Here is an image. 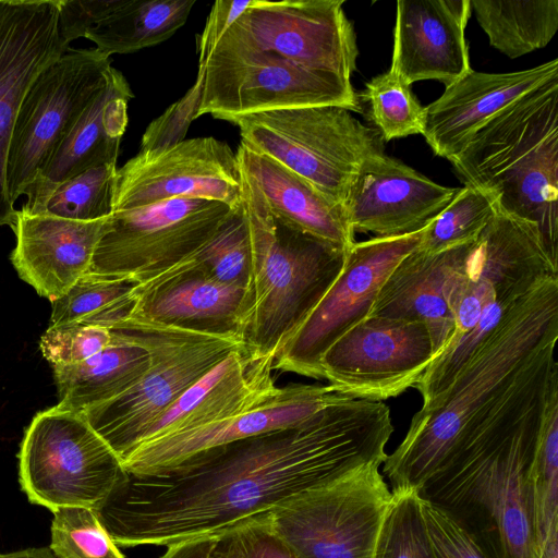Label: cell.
<instances>
[{"mask_svg":"<svg viewBox=\"0 0 558 558\" xmlns=\"http://www.w3.org/2000/svg\"><path fill=\"white\" fill-rule=\"evenodd\" d=\"M111 68L110 56L96 47H70L37 75L22 99L9 145L5 185L13 205L106 84Z\"/></svg>","mask_w":558,"mask_h":558,"instance_id":"cell-13","label":"cell"},{"mask_svg":"<svg viewBox=\"0 0 558 558\" xmlns=\"http://www.w3.org/2000/svg\"><path fill=\"white\" fill-rule=\"evenodd\" d=\"M450 162L499 213L534 223L558 265V77L497 113Z\"/></svg>","mask_w":558,"mask_h":558,"instance_id":"cell-5","label":"cell"},{"mask_svg":"<svg viewBox=\"0 0 558 558\" xmlns=\"http://www.w3.org/2000/svg\"><path fill=\"white\" fill-rule=\"evenodd\" d=\"M240 165L251 174L265 203L282 223L349 250L354 241L345 209L272 158L241 143Z\"/></svg>","mask_w":558,"mask_h":558,"instance_id":"cell-27","label":"cell"},{"mask_svg":"<svg viewBox=\"0 0 558 558\" xmlns=\"http://www.w3.org/2000/svg\"><path fill=\"white\" fill-rule=\"evenodd\" d=\"M415 233L354 242L333 283L277 353L274 368L323 379L320 359L343 333L365 319L395 267L420 246Z\"/></svg>","mask_w":558,"mask_h":558,"instance_id":"cell-14","label":"cell"},{"mask_svg":"<svg viewBox=\"0 0 558 558\" xmlns=\"http://www.w3.org/2000/svg\"><path fill=\"white\" fill-rule=\"evenodd\" d=\"M229 122L239 128L241 143L283 165L342 206L363 161L385 153L377 130L340 106L276 109Z\"/></svg>","mask_w":558,"mask_h":558,"instance_id":"cell-8","label":"cell"},{"mask_svg":"<svg viewBox=\"0 0 558 558\" xmlns=\"http://www.w3.org/2000/svg\"><path fill=\"white\" fill-rule=\"evenodd\" d=\"M393 432L383 401L345 397L306 421L132 475L95 511L121 547L221 537L304 493L381 465Z\"/></svg>","mask_w":558,"mask_h":558,"instance_id":"cell-1","label":"cell"},{"mask_svg":"<svg viewBox=\"0 0 558 558\" xmlns=\"http://www.w3.org/2000/svg\"><path fill=\"white\" fill-rule=\"evenodd\" d=\"M497 214L494 199L464 185L449 205L423 229L418 248L438 253L475 240Z\"/></svg>","mask_w":558,"mask_h":558,"instance_id":"cell-35","label":"cell"},{"mask_svg":"<svg viewBox=\"0 0 558 558\" xmlns=\"http://www.w3.org/2000/svg\"><path fill=\"white\" fill-rule=\"evenodd\" d=\"M490 46L511 59L549 44L558 31V0H470Z\"/></svg>","mask_w":558,"mask_h":558,"instance_id":"cell-30","label":"cell"},{"mask_svg":"<svg viewBox=\"0 0 558 558\" xmlns=\"http://www.w3.org/2000/svg\"><path fill=\"white\" fill-rule=\"evenodd\" d=\"M345 397L329 384L279 387L270 397L233 416L142 444L122 464L132 475L158 473L203 452L298 425Z\"/></svg>","mask_w":558,"mask_h":558,"instance_id":"cell-18","label":"cell"},{"mask_svg":"<svg viewBox=\"0 0 558 558\" xmlns=\"http://www.w3.org/2000/svg\"><path fill=\"white\" fill-rule=\"evenodd\" d=\"M436 357L428 327L367 316L323 354V378L342 396L383 401L414 387Z\"/></svg>","mask_w":558,"mask_h":558,"instance_id":"cell-16","label":"cell"},{"mask_svg":"<svg viewBox=\"0 0 558 558\" xmlns=\"http://www.w3.org/2000/svg\"><path fill=\"white\" fill-rule=\"evenodd\" d=\"M198 70L204 81L197 118L210 114L229 122L246 114L311 106L362 110L350 81L225 38Z\"/></svg>","mask_w":558,"mask_h":558,"instance_id":"cell-10","label":"cell"},{"mask_svg":"<svg viewBox=\"0 0 558 558\" xmlns=\"http://www.w3.org/2000/svg\"><path fill=\"white\" fill-rule=\"evenodd\" d=\"M379 466L308 490L265 522L300 558H372L392 497Z\"/></svg>","mask_w":558,"mask_h":558,"instance_id":"cell-11","label":"cell"},{"mask_svg":"<svg viewBox=\"0 0 558 558\" xmlns=\"http://www.w3.org/2000/svg\"><path fill=\"white\" fill-rule=\"evenodd\" d=\"M250 3L251 0H218L214 3L203 32L196 37L198 66L206 62L216 44Z\"/></svg>","mask_w":558,"mask_h":558,"instance_id":"cell-44","label":"cell"},{"mask_svg":"<svg viewBox=\"0 0 558 558\" xmlns=\"http://www.w3.org/2000/svg\"><path fill=\"white\" fill-rule=\"evenodd\" d=\"M343 0H251L221 38L351 82L359 48Z\"/></svg>","mask_w":558,"mask_h":558,"instance_id":"cell-15","label":"cell"},{"mask_svg":"<svg viewBox=\"0 0 558 558\" xmlns=\"http://www.w3.org/2000/svg\"><path fill=\"white\" fill-rule=\"evenodd\" d=\"M234 211L190 197L113 211L88 272L129 277L142 286L202 246Z\"/></svg>","mask_w":558,"mask_h":558,"instance_id":"cell-12","label":"cell"},{"mask_svg":"<svg viewBox=\"0 0 558 558\" xmlns=\"http://www.w3.org/2000/svg\"><path fill=\"white\" fill-rule=\"evenodd\" d=\"M131 315L150 323L242 340L252 308L251 287L181 275L135 288Z\"/></svg>","mask_w":558,"mask_h":558,"instance_id":"cell-25","label":"cell"},{"mask_svg":"<svg viewBox=\"0 0 558 558\" xmlns=\"http://www.w3.org/2000/svg\"><path fill=\"white\" fill-rule=\"evenodd\" d=\"M433 558H485L471 536L444 510L421 498Z\"/></svg>","mask_w":558,"mask_h":558,"instance_id":"cell-41","label":"cell"},{"mask_svg":"<svg viewBox=\"0 0 558 558\" xmlns=\"http://www.w3.org/2000/svg\"><path fill=\"white\" fill-rule=\"evenodd\" d=\"M558 77V59L509 73L470 70L424 107L423 132L435 155L452 160L472 136L510 104Z\"/></svg>","mask_w":558,"mask_h":558,"instance_id":"cell-21","label":"cell"},{"mask_svg":"<svg viewBox=\"0 0 558 558\" xmlns=\"http://www.w3.org/2000/svg\"><path fill=\"white\" fill-rule=\"evenodd\" d=\"M538 544L558 521V392L554 393L541 433L534 465Z\"/></svg>","mask_w":558,"mask_h":558,"instance_id":"cell-38","label":"cell"},{"mask_svg":"<svg viewBox=\"0 0 558 558\" xmlns=\"http://www.w3.org/2000/svg\"><path fill=\"white\" fill-rule=\"evenodd\" d=\"M460 189L438 184L384 153L363 161L343 207L354 233L400 236L424 229Z\"/></svg>","mask_w":558,"mask_h":558,"instance_id":"cell-20","label":"cell"},{"mask_svg":"<svg viewBox=\"0 0 558 558\" xmlns=\"http://www.w3.org/2000/svg\"><path fill=\"white\" fill-rule=\"evenodd\" d=\"M121 0H58V31L62 45L81 37L113 11Z\"/></svg>","mask_w":558,"mask_h":558,"instance_id":"cell-42","label":"cell"},{"mask_svg":"<svg viewBox=\"0 0 558 558\" xmlns=\"http://www.w3.org/2000/svg\"><path fill=\"white\" fill-rule=\"evenodd\" d=\"M110 217L77 221L16 209L11 225L15 234L11 263L21 279L53 301L88 272Z\"/></svg>","mask_w":558,"mask_h":558,"instance_id":"cell-23","label":"cell"},{"mask_svg":"<svg viewBox=\"0 0 558 558\" xmlns=\"http://www.w3.org/2000/svg\"><path fill=\"white\" fill-rule=\"evenodd\" d=\"M538 558H558V521L555 522L539 544Z\"/></svg>","mask_w":558,"mask_h":558,"instance_id":"cell-47","label":"cell"},{"mask_svg":"<svg viewBox=\"0 0 558 558\" xmlns=\"http://www.w3.org/2000/svg\"><path fill=\"white\" fill-rule=\"evenodd\" d=\"M20 483L32 504L96 510L126 477L122 461L82 413L39 412L20 450Z\"/></svg>","mask_w":558,"mask_h":558,"instance_id":"cell-9","label":"cell"},{"mask_svg":"<svg viewBox=\"0 0 558 558\" xmlns=\"http://www.w3.org/2000/svg\"><path fill=\"white\" fill-rule=\"evenodd\" d=\"M411 86L389 69L368 81L359 96L366 102L368 118L386 142L423 132L424 107Z\"/></svg>","mask_w":558,"mask_h":558,"instance_id":"cell-34","label":"cell"},{"mask_svg":"<svg viewBox=\"0 0 558 558\" xmlns=\"http://www.w3.org/2000/svg\"><path fill=\"white\" fill-rule=\"evenodd\" d=\"M189 274L230 286L251 287V247L242 205L202 246L137 288Z\"/></svg>","mask_w":558,"mask_h":558,"instance_id":"cell-32","label":"cell"},{"mask_svg":"<svg viewBox=\"0 0 558 558\" xmlns=\"http://www.w3.org/2000/svg\"><path fill=\"white\" fill-rule=\"evenodd\" d=\"M111 330L97 325L71 323L49 326L43 333L39 348L52 365H71L97 354L111 343Z\"/></svg>","mask_w":558,"mask_h":558,"instance_id":"cell-39","label":"cell"},{"mask_svg":"<svg viewBox=\"0 0 558 558\" xmlns=\"http://www.w3.org/2000/svg\"><path fill=\"white\" fill-rule=\"evenodd\" d=\"M232 534L242 558H300L267 522L243 526Z\"/></svg>","mask_w":558,"mask_h":558,"instance_id":"cell-43","label":"cell"},{"mask_svg":"<svg viewBox=\"0 0 558 558\" xmlns=\"http://www.w3.org/2000/svg\"><path fill=\"white\" fill-rule=\"evenodd\" d=\"M109 329L122 332L149 355L147 369L129 390L82 413L121 461L185 390L244 348L235 337L159 325L133 315Z\"/></svg>","mask_w":558,"mask_h":558,"instance_id":"cell-7","label":"cell"},{"mask_svg":"<svg viewBox=\"0 0 558 558\" xmlns=\"http://www.w3.org/2000/svg\"><path fill=\"white\" fill-rule=\"evenodd\" d=\"M470 0L397 2L390 69L412 85L438 81L449 86L471 70L465 28Z\"/></svg>","mask_w":558,"mask_h":558,"instance_id":"cell-22","label":"cell"},{"mask_svg":"<svg viewBox=\"0 0 558 558\" xmlns=\"http://www.w3.org/2000/svg\"><path fill=\"white\" fill-rule=\"evenodd\" d=\"M134 97L123 74L111 68L106 84L70 125L25 190L22 209L34 210L62 181L93 167L117 163Z\"/></svg>","mask_w":558,"mask_h":558,"instance_id":"cell-24","label":"cell"},{"mask_svg":"<svg viewBox=\"0 0 558 558\" xmlns=\"http://www.w3.org/2000/svg\"><path fill=\"white\" fill-rule=\"evenodd\" d=\"M558 338V277L514 307L433 402L422 407L384 473L392 490L418 489L447 456L478 429L511 391L531 360Z\"/></svg>","mask_w":558,"mask_h":558,"instance_id":"cell-3","label":"cell"},{"mask_svg":"<svg viewBox=\"0 0 558 558\" xmlns=\"http://www.w3.org/2000/svg\"><path fill=\"white\" fill-rule=\"evenodd\" d=\"M558 384L526 371L495 413L418 489L449 514L485 558H538L534 465Z\"/></svg>","mask_w":558,"mask_h":558,"instance_id":"cell-2","label":"cell"},{"mask_svg":"<svg viewBox=\"0 0 558 558\" xmlns=\"http://www.w3.org/2000/svg\"><path fill=\"white\" fill-rule=\"evenodd\" d=\"M391 493L372 558H433L417 490Z\"/></svg>","mask_w":558,"mask_h":558,"instance_id":"cell-36","label":"cell"},{"mask_svg":"<svg viewBox=\"0 0 558 558\" xmlns=\"http://www.w3.org/2000/svg\"><path fill=\"white\" fill-rule=\"evenodd\" d=\"M52 512L49 548L56 558H124L94 509L61 507Z\"/></svg>","mask_w":558,"mask_h":558,"instance_id":"cell-37","label":"cell"},{"mask_svg":"<svg viewBox=\"0 0 558 558\" xmlns=\"http://www.w3.org/2000/svg\"><path fill=\"white\" fill-rule=\"evenodd\" d=\"M68 49L59 37L58 0H0V227H11L16 213L5 172L20 105L37 75Z\"/></svg>","mask_w":558,"mask_h":558,"instance_id":"cell-19","label":"cell"},{"mask_svg":"<svg viewBox=\"0 0 558 558\" xmlns=\"http://www.w3.org/2000/svg\"><path fill=\"white\" fill-rule=\"evenodd\" d=\"M220 537H199L167 546L159 558H209Z\"/></svg>","mask_w":558,"mask_h":558,"instance_id":"cell-45","label":"cell"},{"mask_svg":"<svg viewBox=\"0 0 558 558\" xmlns=\"http://www.w3.org/2000/svg\"><path fill=\"white\" fill-rule=\"evenodd\" d=\"M137 284L129 277L86 272L51 301L49 326L83 323L111 328L132 314Z\"/></svg>","mask_w":558,"mask_h":558,"instance_id":"cell-31","label":"cell"},{"mask_svg":"<svg viewBox=\"0 0 558 558\" xmlns=\"http://www.w3.org/2000/svg\"><path fill=\"white\" fill-rule=\"evenodd\" d=\"M558 277L534 223L497 214L470 243L445 289L454 329L414 388L426 407L453 380L500 322L534 289Z\"/></svg>","mask_w":558,"mask_h":558,"instance_id":"cell-4","label":"cell"},{"mask_svg":"<svg viewBox=\"0 0 558 558\" xmlns=\"http://www.w3.org/2000/svg\"><path fill=\"white\" fill-rule=\"evenodd\" d=\"M209 558H242L232 533L218 539Z\"/></svg>","mask_w":558,"mask_h":558,"instance_id":"cell-46","label":"cell"},{"mask_svg":"<svg viewBox=\"0 0 558 558\" xmlns=\"http://www.w3.org/2000/svg\"><path fill=\"white\" fill-rule=\"evenodd\" d=\"M0 558H56V556L49 547H39L0 554Z\"/></svg>","mask_w":558,"mask_h":558,"instance_id":"cell-48","label":"cell"},{"mask_svg":"<svg viewBox=\"0 0 558 558\" xmlns=\"http://www.w3.org/2000/svg\"><path fill=\"white\" fill-rule=\"evenodd\" d=\"M175 197L216 201L240 209L242 177L236 154L215 137H196L165 149L138 151L117 170L113 211Z\"/></svg>","mask_w":558,"mask_h":558,"instance_id":"cell-17","label":"cell"},{"mask_svg":"<svg viewBox=\"0 0 558 558\" xmlns=\"http://www.w3.org/2000/svg\"><path fill=\"white\" fill-rule=\"evenodd\" d=\"M111 330V343L89 359L52 366L59 408L76 413L129 390L149 365L148 352L122 332Z\"/></svg>","mask_w":558,"mask_h":558,"instance_id":"cell-28","label":"cell"},{"mask_svg":"<svg viewBox=\"0 0 558 558\" xmlns=\"http://www.w3.org/2000/svg\"><path fill=\"white\" fill-rule=\"evenodd\" d=\"M240 170L253 296L242 342L251 356L275 360L341 272L348 250L279 221L251 174Z\"/></svg>","mask_w":558,"mask_h":558,"instance_id":"cell-6","label":"cell"},{"mask_svg":"<svg viewBox=\"0 0 558 558\" xmlns=\"http://www.w3.org/2000/svg\"><path fill=\"white\" fill-rule=\"evenodd\" d=\"M203 81L204 74L198 70L196 81L186 94L147 126L140 151L165 149L185 140L191 122L197 118Z\"/></svg>","mask_w":558,"mask_h":558,"instance_id":"cell-40","label":"cell"},{"mask_svg":"<svg viewBox=\"0 0 558 558\" xmlns=\"http://www.w3.org/2000/svg\"><path fill=\"white\" fill-rule=\"evenodd\" d=\"M117 170V163L84 170L56 185L34 210L27 213L77 221L110 217L113 211Z\"/></svg>","mask_w":558,"mask_h":558,"instance_id":"cell-33","label":"cell"},{"mask_svg":"<svg viewBox=\"0 0 558 558\" xmlns=\"http://www.w3.org/2000/svg\"><path fill=\"white\" fill-rule=\"evenodd\" d=\"M195 0H121L85 38L101 52L131 53L170 38L187 20Z\"/></svg>","mask_w":558,"mask_h":558,"instance_id":"cell-29","label":"cell"},{"mask_svg":"<svg viewBox=\"0 0 558 558\" xmlns=\"http://www.w3.org/2000/svg\"><path fill=\"white\" fill-rule=\"evenodd\" d=\"M471 242L433 254L418 247L411 252L385 280L368 316L424 323L440 355L454 329L445 289Z\"/></svg>","mask_w":558,"mask_h":558,"instance_id":"cell-26","label":"cell"}]
</instances>
